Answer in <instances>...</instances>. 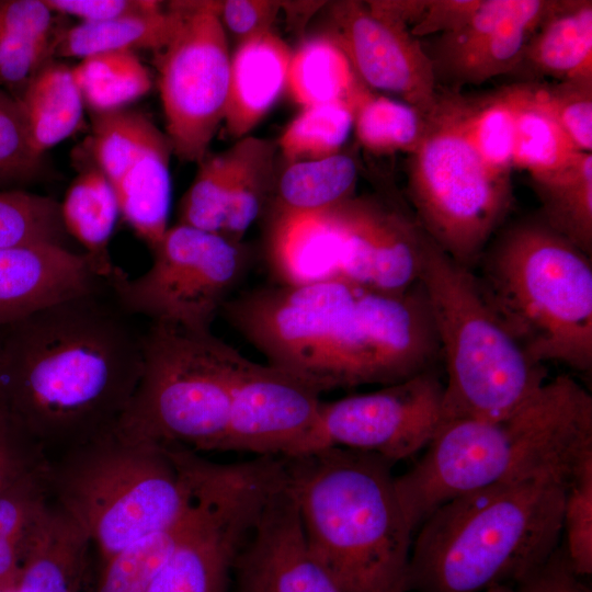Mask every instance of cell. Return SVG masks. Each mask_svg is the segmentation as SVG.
Masks as SVG:
<instances>
[{
    "label": "cell",
    "mask_w": 592,
    "mask_h": 592,
    "mask_svg": "<svg viewBox=\"0 0 592 592\" xmlns=\"http://www.w3.org/2000/svg\"><path fill=\"white\" fill-rule=\"evenodd\" d=\"M30 146L38 158L77 130L84 102L71 68L50 60L15 100Z\"/></svg>",
    "instance_id": "83f0119b"
},
{
    "label": "cell",
    "mask_w": 592,
    "mask_h": 592,
    "mask_svg": "<svg viewBox=\"0 0 592 592\" xmlns=\"http://www.w3.org/2000/svg\"><path fill=\"white\" fill-rule=\"evenodd\" d=\"M48 465L0 493V591L15 592L26 538L48 503Z\"/></svg>",
    "instance_id": "8d00e7d4"
},
{
    "label": "cell",
    "mask_w": 592,
    "mask_h": 592,
    "mask_svg": "<svg viewBox=\"0 0 592 592\" xmlns=\"http://www.w3.org/2000/svg\"><path fill=\"white\" fill-rule=\"evenodd\" d=\"M563 546L568 561L579 577L592 573V457L570 477L562 510Z\"/></svg>",
    "instance_id": "ee69618b"
},
{
    "label": "cell",
    "mask_w": 592,
    "mask_h": 592,
    "mask_svg": "<svg viewBox=\"0 0 592 592\" xmlns=\"http://www.w3.org/2000/svg\"><path fill=\"white\" fill-rule=\"evenodd\" d=\"M265 246L270 270L281 285L340 277L337 239L323 210L269 215Z\"/></svg>",
    "instance_id": "d4e9b609"
},
{
    "label": "cell",
    "mask_w": 592,
    "mask_h": 592,
    "mask_svg": "<svg viewBox=\"0 0 592 592\" xmlns=\"http://www.w3.org/2000/svg\"><path fill=\"white\" fill-rule=\"evenodd\" d=\"M330 16V36L366 88L390 92L425 116L434 110L439 87L431 59L405 23L352 0L332 4Z\"/></svg>",
    "instance_id": "ac0fdd59"
},
{
    "label": "cell",
    "mask_w": 592,
    "mask_h": 592,
    "mask_svg": "<svg viewBox=\"0 0 592 592\" xmlns=\"http://www.w3.org/2000/svg\"><path fill=\"white\" fill-rule=\"evenodd\" d=\"M592 80V1L554 0L512 73Z\"/></svg>",
    "instance_id": "cb8c5ba5"
},
{
    "label": "cell",
    "mask_w": 592,
    "mask_h": 592,
    "mask_svg": "<svg viewBox=\"0 0 592 592\" xmlns=\"http://www.w3.org/2000/svg\"><path fill=\"white\" fill-rule=\"evenodd\" d=\"M183 519L171 530L138 540L102 563L94 592H147L174 547Z\"/></svg>",
    "instance_id": "60d3db41"
},
{
    "label": "cell",
    "mask_w": 592,
    "mask_h": 592,
    "mask_svg": "<svg viewBox=\"0 0 592 592\" xmlns=\"http://www.w3.org/2000/svg\"><path fill=\"white\" fill-rule=\"evenodd\" d=\"M230 592H342L306 544L287 476L236 557Z\"/></svg>",
    "instance_id": "ffe728a7"
},
{
    "label": "cell",
    "mask_w": 592,
    "mask_h": 592,
    "mask_svg": "<svg viewBox=\"0 0 592 592\" xmlns=\"http://www.w3.org/2000/svg\"><path fill=\"white\" fill-rule=\"evenodd\" d=\"M554 0H481L470 18L441 34L429 55L436 83L481 84L512 73ZM446 83V84H447Z\"/></svg>",
    "instance_id": "d6986e66"
},
{
    "label": "cell",
    "mask_w": 592,
    "mask_h": 592,
    "mask_svg": "<svg viewBox=\"0 0 592 592\" xmlns=\"http://www.w3.org/2000/svg\"><path fill=\"white\" fill-rule=\"evenodd\" d=\"M13 99L10 94L3 92L2 90H0V105L5 103L7 101Z\"/></svg>",
    "instance_id": "f5cc1de1"
},
{
    "label": "cell",
    "mask_w": 592,
    "mask_h": 592,
    "mask_svg": "<svg viewBox=\"0 0 592 592\" xmlns=\"http://www.w3.org/2000/svg\"><path fill=\"white\" fill-rule=\"evenodd\" d=\"M60 216L66 232L83 247L93 271L105 282L116 266L109 243L121 213L109 180L96 166L72 181L60 203Z\"/></svg>",
    "instance_id": "f1b7e54d"
},
{
    "label": "cell",
    "mask_w": 592,
    "mask_h": 592,
    "mask_svg": "<svg viewBox=\"0 0 592 592\" xmlns=\"http://www.w3.org/2000/svg\"><path fill=\"white\" fill-rule=\"evenodd\" d=\"M92 153L109 180L119 213L151 249L167 229L171 205V144L144 114H94Z\"/></svg>",
    "instance_id": "9a60e30c"
},
{
    "label": "cell",
    "mask_w": 592,
    "mask_h": 592,
    "mask_svg": "<svg viewBox=\"0 0 592 592\" xmlns=\"http://www.w3.org/2000/svg\"><path fill=\"white\" fill-rule=\"evenodd\" d=\"M84 105L94 114L124 110L147 94L151 77L147 67L132 52H109L80 59L71 67Z\"/></svg>",
    "instance_id": "d590c367"
},
{
    "label": "cell",
    "mask_w": 592,
    "mask_h": 592,
    "mask_svg": "<svg viewBox=\"0 0 592 592\" xmlns=\"http://www.w3.org/2000/svg\"><path fill=\"white\" fill-rule=\"evenodd\" d=\"M184 477L192 502L147 592H230L236 557L266 501L284 483V463L274 456L218 463L195 455Z\"/></svg>",
    "instance_id": "30bf717a"
},
{
    "label": "cell",
    "mask_w": 592,
    "mask_h": 592,
    "mask_svg": "<svg viewBox=\"0 0 592 592\" xmlns=\"http://www.w3.org/2000/svg\"><path fill=\"white\" fill-rule=\"evenodd\" d=\"M246 360L212 331L150 323L141 375L115 431L162 446L223 452Z\"/></svg>",
    "instance_id": "9c48e42d"
},
{
    "label": "cell",
    "mask_w": 592,
    "mask_h": 592,
    "mask_svg": "<svg viewBox=\"0 0 592 592\" xmlns=\"http://www.w3.org/2000/svg\"><path fill=\"white\" fill-rule=\"evenodd\" d=\"M419 282L446 371L440 424L505 414L545 384V365L532 361L504 327L474 270L430 237Z\"/></svg>",
    "instance_id": "52a82bcc"
},
{
    "label": "cell",
    "mask_w": 592,
    "mask_h": 592,
    "mask_svg": "<svg viewBox=\"0 0 592 592\" xmlns=\"http://www.w3.org/2000/svg\"><path fill=\"white\" fill-rule=\"evenodd\" d=\"M284 458L306 544L342 592H406L414 532L394 464L337 446Z\"/></svg>",
    "instance_id": "277c9868"
},
{
    "label": "cell",
    "mask_w": 592,
    "mask_h": 592,
    "mask_svg": "<svg viewBox=\"0 0 592 592\" xmlns=\"http://www.w3.org/2000/svg\"><path fill=\"white\" fill-rule=\"evenodd\" d=\"M505 90L514 118L512 168L537 177L572 163L582 151L533 99L527 82L508 86Z\"/></svg>",
    "instance_id": "d6a6232c"
},
{
    "label": "cell",
    "mask_w": 592,
    "mask_h": 592,
    "mask_svg": "<svg viewBox=\"0 0 592 592\" xmlns=\"http://www.w3.org/2000/svg\"><path fill=\"white\" fill-rule=\"evenodd\" d=\"M320 395L297 374L246 360L235 385L223 452L276 457L309 453L321 419Z\"/></svg>",
    "instance_id": "2e32d148"
},
{
    "label": "cell",
    "mask_w": 592,
    "mask_h": 592,
    "mask_svg": "<svg viewBox=\"0 0 592 592\" xmlns=\"http://www.w3.org/2000/svg\"><path fill=\"white\" fill-rule=\"evenodd\" d=\"M41 158L33 152L19 105L14 99L0 105V191L30 180Z\"/></svg>",
    "instance_id": "f6af8a7d"
},
{
    "label": "cell",
    "mask_w": 592,
    "mask_h": 592,
    "mask_svg": "<svg viewBox=\"0 0 592 592\" xmlns=\"http://www.w3.org/2000/svg\"><path fill=\"white\" fill-rule=\"evenodd\" d=\"M133 318L102 287L0 329V410L46 456L122 417L144 364Z\"/></svg>",
    "instance_id": "6da1fadb"
},
{
    "label": "cell",
    "mask_w": 592,
    "mask_h": 592,
    "mask_svg": "<svg viewBox=\"0 0 592 592\" xmlns=\"http://www.w3.org/2000/svg\"><path fill=\"white\" fill-rule=\"evenodd\" d=\"M0 592H2V591H0Z\"/></svg>",
    "instance_id": "db71d44e"
},
{
    "label": "cell",
    "mask_w": 592,
    "mask_h": 592,
    "mask_svg": "<svg viewBox=\"0 0 592 592\" xmlns=\"http://www.w3.org/2000/svg\"><path fill=\"white\" fill-rule=\"evenodd\" d=\"M478 264L485 297L532 361L591 372V257L539 217L499 232Z\"/></svg>",
    "instance_id": "5b68a950"
},
{
    "label": "cell",
    "mask_w": 592,
    "mask_h": 592,
    "mask_svg": "<svg viewBox=\"0 0 592 592\" xmlns=\"http://www.w3.org/2000/svg\"><path fill=\"white\" fill-rule=\"evenodd\" d=\"M220 1L183 2V22L157 53L158 84L172 152L200 163L224 122L230 55Z\"/></svg>",
    "instance_id": "4fadbf2b"
},
{
    "label": "cell",
    "mask_w": 592,
    "mask_h": 592,
    "mask_svg": "<svg viewBox=\"0 0 592 592\" xmlns=\"http://www.w3.org/2000/svg\"><path fill=\"white\" fill-rule=\"evenodd\" d=\"M323 212L335 235L341 278L382 292L419 282L429 236L397 202L353 195Z\"/></svg>",
    "instance_id": "e0dca14e"
},
{
    "label": "cell",
    "mask_w": 592,
    "mask_h": 592,
    "mask_svg": "<svg viewBox=\"0 0 592 592\" xmlns=\"http://www.w3.org/2000/svg\"><path fill=\"white\" fill-rule=\"evenodd\" d=\"M293 52L273 32L239 43L230 57L228 100L224 123L236 140L263 119L286 90Z\"/></svg>",
    "instance_id": "603a6c76"
},
{
    "label": "cell",
    "mask_w": 592,
    "mask_h": 592,
    "mask_svg": "<svg viewBox=\"0 0 592 592\" xmlns=\"http://www.w3.org/2000/svg\"><path fill=\"white\" fill-rule=\"evenodd\" d=\"M364 88L331 36L310 38L292 54L286 90L304 107L337 101L353 106Z\"/></svg>",
    "instance_id": "836d02e7"
},
{
    "label": "cell",
    "mask_w": 592,
    "mask_h": 592,
    "mask_svg": "<svg viewBox=\"0 0 592 592\" xmlns=\"http://www.w3.org/2000/svg\"><path fill=\"white\" fill-rule=\"evenodd\" d=\"M440 111L492 168L510 173L514 136L513 110L505 87L476 98L456 91L439 93Z\"/></svg>",
    "instance_id": "4dcf8cb0"
},
{
    "label": "cell",
    "mask_w": 592,
    "mask_h": 592,
    "mask_svg": "<svg viewBox=\"0 0 592 592\" xmlns=\"http://www.w3.org/2000/svg\"><path fill=\"white\" fill-rule=\"evenodd\" d=\"M235 155L227 150L206 156L179 206V223L219 232L223 228Z\"/></svg>",
    "instance_id": "b9f144b4"
},
{
    "label": "cell",
    "mask_w": 592,
    "mask_h": 592,
    "mask_svg": "<svg viewBox=\"0 0 592 592\" xmlns=\"http://www.w3.org/2000/svg\"><path fill=\"white\" fill-rule=\"evenodd\" d=\"M47 482L102 563L178 525L192 502L167 446L127 439L114 428L49 462Z\"/></svg>",
    "instance_id": "8992f818"
},
{
    "label": "cell",
    "mask_w": 592,
    "mask_h": 592,
    "mask_svg": "<svg viewBox=\"0 0 592 592\" xmlns=\"http://www.w3.org/2000/svg\"><path fill=\"white\" fill-rule=\"evenodd\" d=\"M533 99L546 110L582 152L592 150V80L527 82Z\"/></svg>",
    "instance_id": "7bdbcfd3"
},
{
    "label": "cell",
    "mask_w": 592,
    "mask_h": 592,
    "mask_svg": "<svg viewBox=\"0 0 592 592\" xmlns=\"http://www.w3.org/2000/svg\"><path fill=\"white\" fill-rule=\"evenodd\" d=\"M91 545L77 522L48 502L26 538L15 592H83Z\"/></svg>",
    "instance_id": "7402d4cb"
},
{
    "label": "cell",
    "mask_w": 592,
    "mask_h": 592,
    "mask_svg": "<svg viewBox=\"0 0 592 592\" xmlns=\"http://www.w3.org/2000/svg\"><path fill=\"white\" fill-rule=\"evenodd\" d=\"M485 592H516L510 584H496L487 589Z\"/></svg>",
    "instance_id": "816d5d0a"
},
{
    "label": "cell",
    "mask_w": 592,
    "mask_h": 592,
    "mask_svg": "<svg viewBox=\"0 0 592 592\" xmlns=\"http://www.w3.org/2000/svg\"><path fill=\"white\" fill-rule=\"evenodd\" d=\"M150 267L129 277L115 266L105 281L118 306L151 323L212 331L248 265V251L219 232L180 224L169 227L151 249Z\"/></svg>",
    "instance_id": "7c38bea8"
},
{
    "label": "cell",
    "mask_w": 592,
    "mask_h": 592,
    "mask_svg": "<svg viewBox=\"0 0 592 592\" xmlns=\"http://www.w3.org/2000/svg\"><path fill=\"white\" fill-rule=\"evenodd\" d=\"M54 12L44 0H0V86L16 100L54 57Z\"/></svg>",
    "instance_id": "484cf974"
},
{
    "label": "cell",
    "mask_w": 592,
    "mask_h": 592,
    "mask_svg": "<svg viewBox=\"0 0 592 592\" xmlns=\"http://www.w3.org/2000/svg\"><path fill=\"white\" fill-rule=\"evenodd\" d=\"M234 170L220 234L236 242L269 205L275 183L276 143L246 136L234 145Z\"/></svg>",
    "instance_id": "e575fe53"
},
{
    "label": "cell",
    "mask_w": 592,
    "mask_h": 592,
    "mask_svg": "<svg viewBox=\"0 0 592 592\" xmlns=\"http://www.w3.org/2000/svg\"><path fill=\"white\" fill-rule=\"evenodd\" d=\"M353 119V106L345 101L304 107L281 134L277 150L289 163L335 155L346 141Z\"/></svg>",
    "instance_id": "f35d334b"
},
{
    "label": "cell",
    "mask_w": 592,
    "mask_h": 592,
    "mask_svg": "<svg viewBox=\"0 0 592 592\" xmlns=\"http://www.w3.org/2000/svg\"><path fill=\"white\" fill-rule=\"evenodd\" d=\"M480 2L481 0H425L424 9L410 32L418 39L439 32H453L470 18Z\"/></svg>",
    "instance_id": "f907efd6"
},
{
    "label": "cell",
    "mask_w": 592,
    "mask_h": 592,
    "mask_svg": "<svg viewBox=\"0 0 592 592\" xmlns=\"http://www.w3.org/2000/svg\"><path fill=\"white\" fill-rule=\"evenodd\" d=\"M443 391L444 383L430 369L372 392L323 401L310 452L337 446L374 453L392 464L407 459L433 439Z\"/></svg>",
    "instance_id": "5bb4252c"
},
{
    "label": "cell",
    "mask_w": 592,
    "mask_h": 592,
    "mask_svg": "<svg viewBox=\"0 0 592 592\" xmlns=\"http://www.w3.org/2000/svg\"><path fill=\"white\" fill-rule=\"evenodd\" d=\"M357 164L351 155L289 163L275 179L269 215L326 210L353 196Z\"/></svg>",
    "instance_id": "f546056e"
},
{
    "label": "cell",
    "mask_w": 592,
    "mask_h": 592,
    "mask_svg": "<svg viewBox=\"0 0 592 592\" xmlns=\"http://www.w3.org/2000/svg\"><path fill=\"white\" fill-rule=\"evenodd\" d=\"M282 2L264 0H227L220 2L219 19L240 42L272 32Z\"/></svg>",
    "instance_id": "7dc6e473"
},
{
    "label": "cell",
    "mask_w": 592,
    "mask_h": 592,
    "mask_svg": "<svg viewBox=\"0 0 592 592\" xmlns=\"http://www.w3.org/2000/svg\"><path fill=\"white\" fill-rule=\"evenodd\" d=\"M54 13L78 18L83 23L105 22L162 10L152 0H44Z\"/></svg>",
    "instance_id": "c3c4849f"
},
{
    "label": "cell",
    "mask_w": 592,
    "mask_h": 592,
    "mask_svg": "<svg viewBox=\"0 0 592 592\" xmlns=\"http://www.w3.org/2000/svg\"><path fill=\"white\" fill-rule=\"evenodd\" d=\"M88 257L50 243L0 248V329L102 288Z\"/></svg>",
    "instance_id": "44dd1931"
},
{
    "label": "cell",
    "mask_w": 592,
    "mask_h": 592,
    "mask_svg": "<svg viewBox=\"0 0 592 592\" xmlns=\"http://www.w3.org/2000/svg\"><path fill=\"white\" fill-rule=\"evenodd\" d=\"M531 181L542 205L540 219L591 257L592 153L581 152L569 166Z\"/></svg>",
    "instance_id": "1f68e13d"
},
{
    "label": "cell",
    "mask_w": 592,
    "mask_h": 592,
    "mask_svg": "<svg viewBox=\"0 0 592 592\" xmlns=\"http://www.w3.org/2000/svg\"><path fill=\"white\" fill-rule=\"evenodd\" d=\"M573 473L501 482L441 504L412 539L406 592H485L520 581L559 547Z\"/></svg>",
    "instance_id": "3957f363"
},
{
    "label": "cell",
    "mask_w": 592,
    "mask_h": 592,
    "mask_svg": "<svg viewBox=\"0 0 592 592\" xmlns=\"http://www.w3.org/2000/svg\"><path fill=\"white\" fill-rule=\"evenodd\" d=\"M60 203L22 190L0 191V248L50 243L66 247Z\"/></svg>",
    "instance_id": "ab89813d"
},
{
    "label": "cell",
    "mask_w": 592,
    "mask_h": 592,
    "mask_svg": "<svg viewBox=\"0 0 592 592\" xmlns=\"http://www.w3.org/2000/svg\"><path fill=\"white\" fill-rule=\"evenodd\" d=\"M414 218L448 257L475 269L512 205L510 173L490 167L435 107L410 153Z\"/></svg>",
    "instance_id": "8fae6325"
},
{
    "label": "cell",
    "mask_w": 592,
    "mask_h": 592,
    "mask_svg": "<svg viewBox=\"0 0 592 592\" xmlns=\"http://www.w3.org/2000/svg\"><path fill=\"white\" fill-rule=\"evenodd\" d=\"M47 465V456L0 410V493Z\"/></svg>",
    "instance_id": "bcb514c9"
},
{
    "label": "cell",
    "mask_w": 592,
    "mask_h": 592,
    "mask_svg": "<svg viewBox=\"0 0 592 592\" xmlns=\"http://www.w3.org/2000/svg\"><path fill=\"white\" fill-rule=\"evenodd\" d=\"M571 568L563 546L516 582V592H590Z\"/></svg>",
    "instance_id": "681fc988"
},
{
    "label": "cell",
    "mask_w": 592,
    "mask_h": 592,
    "mask_svg": "<svg viewBox=\"0 0 592 592\" xmlns=\"http://www.w3.org/2000/svg\"><path fill=\"white\" fill-rule=\"evenodd\" d=\"M353 128L358 143L375 153L413 152L426 129L417 109L364 88L353 102Z\"/></svg>",
    "instance_id": "74e56055"
},
{
    "label": "cell",
    "mask_w": 592,
    "mask_h": 592,
    "mask_svg": "<svg viewBox=\"0 0 592 592\" xmlns=\"http://www.w3.org/2000/svg\"><path fill=\"white\" fill-rule=\"evenodd\" d=\"M425 448L395 478L413 532L457 496L549 471L573 473L592 457V397L559 375L505 414L441 423Z\"/></svg>",
    "instance_id": "7a4b0ae2"
},
{
    "label": "cell",
    "mask_w": 592,
    "mask_h": 592,
    "mask_svg": "<svg viewBox=\"0 0 592 592\" xmlns=\"http://www.w3.org/2000/svg\"><path fill=\"white\" fill-rule=\"evenodd\" d=\"M358 293L360 286L341 277L277 284L229 299L221 312L269 364L323 392L376 384Z\"/></svg>",
    "instance_id": "ba28073f"
},
{
    "label": "cell",
    "mask_w": 592,
    "mask_h": 592,
    "mask_svg": "<svg viewBox=\"0 0 592 592\" xmlns=\"http://www.w3.org/2000/svg\"><path fill=\"white\" fill-rule=\"evenodd\" d=\"M184 18L183 2L168 10L135 14L105 22L83 23L58 32L54 57L84 58L109 52H161L172 41Z\"/></svg>",
    "instance_id": "4316f807"
}]
</instances>
